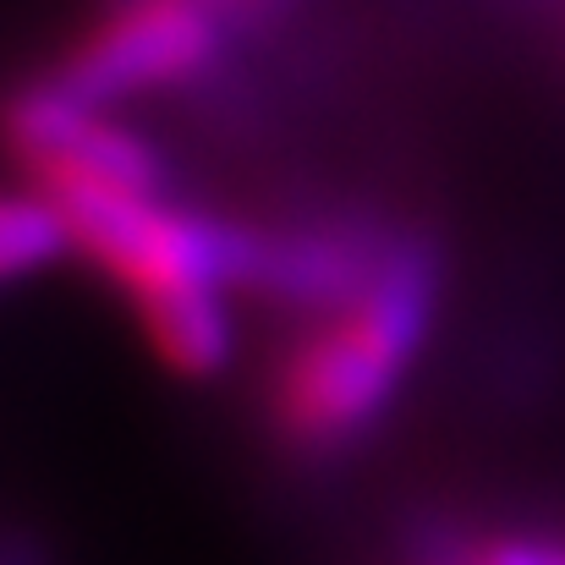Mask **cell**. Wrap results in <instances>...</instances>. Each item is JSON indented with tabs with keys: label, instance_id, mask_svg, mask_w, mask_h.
<instances>
[{
	"label": "cell",
	"instance_id": "cell-1",
	"mask_svg": "<svg viewBox=\"0 0 565 565\" xmlns=\"http://www.w3.org/2000/svg\"><path fill=\"white\" fill-rule=\"evenodd\" d=\"M434 313L439 253L417 236H390L363 291L319 313L313 330L280 358L269 384L275 439L297 456H335L358 445L423 358Z\"/></svg>",
	"mask_w": 565,
	"mask_h": 565
},
{
	"label": "cell",
	"instance_id": "cell-2",
	"mask_svg": "<svg viewBox=\"0 0 565 565\" xmlns=\"http://www.w3.org/2000/svg\"><path fill=\"white\" fill-rule=\"evenodd\" d=\"M225 33L209 0H94L50 77L94 105L182 88L220 61Z\"/></svg>",
	"mask_w": 565,
	"mask_h": 565
},
{
	"label": "cell",
	"instance_id": "cell-3",
	"mask_svg": "<svg viewBox=\"0 0 565 565\" xmlns=\"http://www.w3.org/2000/svg\"><path fill=\"white\" fill-rule=\"evenodd\" d=\"M149 352L182 379L220 374V363L231 358V313H225V291H182L166 297L143 313H132Z\"/></svg>",
	"mask_w": 565,
	"mask_h": 565
},
{
	"label": "cell",
	"instance_id": "cell-4",
	"mask_svg": "<svg viewBox=\"0 0 565 565\" xmlns=\"http://www.w3.org/2000/svg\"><path fill=\"white\" fill-rule=\"evenodd\" d=\"M66 253H72V231L50 192H39L33 182L17 192L0 188V286H17Z\"/></svg>",
	"mask_w": 565,
	"mask_h": 565
},
{
	"label": "cell",
	"instance_id": "cell-5",
	"mask_svg": "<svg viewBox=\"0 0 565 565\" xmlns=\"http://www.w3.org/2000/svg\"><path fill=\"white\" fill-rule=\"evenodd\" d=\"M209 6L220 11L225 28H264V22H275L291 0H209Z\"/></svg>",
	"mask_w": 565,
	"mask_h": 565
}]
</instances>
